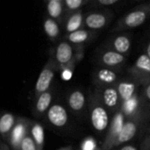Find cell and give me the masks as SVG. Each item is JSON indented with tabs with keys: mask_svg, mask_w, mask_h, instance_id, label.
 <instances>
[{
	"mask_svg": "<svg viewBox=\"0 0 150 150\" xmlns=\"http://www.w3.org/2000/svg\"><path fill=\"white\" fill-rule=\"evenodd\" d=\"M59 70V66L54 60V57H50L37 79L35 88H34V97L35 98L40 94L49 91L52 81L54 77V74Z\"/></svg>",
	"mask_w": 150,
	"mask_h": 150,
	"instance_id": "obj_5",
	"label": "cell"
},
{
	"mask_svg": "<svg viewBox=\"0 0 150 150\" xmlns=\"http://www.w3.org/2000/svg\"><path fill=\"white\" fill-rule=\"evenodd\" d=\"M52 92L51 91H47L42 94H40L39 97L36 98L35 102V112L37 114L41 115L44 114L46 112L49 110L51 107V102H52Z\"/></svg>",
	"mask_w": 150,
	"mask_h": 150,
	"instance_id": "obj_20",
	"label": "cell"
},
{
	"mask_svg": "<svg viewBox=\"0 0 150 150\" xmlns=\"http://www.w3.org/2000/svg\"><path fill=\"white\" fill-rule=\"evenodd\" d=\"M128 73L134 82L145 86L150 83V58L147 54H141L136 62L128 69Z\"/></svg>",
	"mask_w": 150,
	"mask_h": 150,
	"instance_id": "obj_6",
	"label": "cell"
},
{
	"mask_svg": "<svg viewBox=\"0 0 150 150\" xmlns=\"http://www.w3.org/2000/svg\"><path fill=\"white\" fill-rule=\"evenodd\" d=\"M94 150H101V149H98V148H97L96 149H94Z\"/></svg>",
	"mask_w": 150,
	"mask_h": 150,
	"instance_id": "obj_34",
	"label": "cell"
},
{
	"mask_svg": "<svg viewBox=\"0 0 150 150\" xmlns=\"http://www.w3.org/2000/svg\"><path fill=\"white\" fill-rule=\"evenodd\" d=\"M109 48L123 55H127L131 49V39L127 34H119L108 43Z\"/></svg>",
	"mask_w": 150,
	"mask_h": 150,
	"instance_id": "obj_14",
	"label": "cell"
},
{
	"mask_svg": "<svg viewBox=\"0 0 150 150\" xmlns=\"http://www.w3.org/2000/svg\"><path fill=\"white\" fill-rule=\"evenodd\" d=\"M86 105V98L84 94L79 91L76 90L72 91L68 97V105L76 113L83 111Z\"/></svg>",
	"mask_w": 150,
	"mask_h": 150,
	"instance_id": "obj_19",
	"label": "cell"
},
{
	"mask_svg": "<svg viewBox=\"0 0 150 150\" xmlns=\"http://www.w3.org/2000/svg\"><path fill=\"white\" fill-rule=\"evenodd\" d=\"M119 3V0H96L94 1V4L99 7H109Z\"/></svg>",
	"mask_w": 150,
	"mask_h": 150,
	"instance_id": "obj_28",
	"label": "cell"
},
{
	"mask_svg": "<svg viewBox=\"0 0 150 150\" xmlns=\"http://www.w3.org/2000/svg\"><path fill=\"white\" fill-rule=\"evenodd\" d=\"M17 122L15 116L11 113H4L0 119V133L4 137H9Z\"/></svg>",
	"mask_w": 150,
	"mask_h": 150,
	"instance_id": "obj_21",
	"label": "cell"
},
{
	"mask_svg": "<svg viewBox=\"0 0 150 150\" xmlns=\"http://www.w3.org/2000/svg\"><path fill=\"white\" fill-rule=\"evenodd\" d=\"M29 122L25 119H18L11 133L10 143L14 149H20L24 138L29 134Z\"/></svg>",
	"mask_w": 150,
	"mask_h": 150,
	"instance_id": "obj_12",
	"label": "cell"
},
{
	"mask_svg": "<svg viewBox=\"0 0 150 150\" xmlns=\"http://www.w3.org/2000/svg\"><path fill=\"white\" fill-rule=\"evenodd\" d=\"M61 150H71V148H69V147H67V148H63Z\"/></svg>",
	"mask_w": 150,
	"mask_h": 150,
	"instance_id": "obj_33",
	"label": "cell"
},
{
	"mask_svg": "<svg viewBox=\"0 0 150 150\" xmlns=\"http://www.w3.org/2000/svg\"><path fill=\"white\" fill-rule=\"evenodd\" d=\"M44 31L47 34V36L50 40H56L60 35V26L57 21L51 18L50 17L47 18L43 24Z\"/></svg>",
	"mask_w": 150,
	"mask_h": 150,
	"instance_id": "obj_22",
	"label": "cell"
},
{
	"mask_svg": "<svg viewBox=\"0 0 150 150\" xmlns=\"http://www.w3.org/2000/svg\"><path fill=\"white\" fill-rule=\"evenodd\" d=\"M47 11L49 17L55 21L62 22L65 13L64 1L63 0H49L47 3Z\"/></svg>",
	"mask_w": 150,
	"mask_h": 150,
	"instance_id": "obj_18",
	"label": "cell"
},
{
	"mask_svg": "<svg viewBox=\"0 0 150 150\" xmlns=\"http://www.w3.org/2000/svg\"><path fill=\"white\" fill-rule=\"evenodd\" d=\"M31 135L36 144L37 150H43V148H44L43 127L38 123H33L31 127Z\"/></svg>",
	"mask_w": 150,
	"mask_h": 150,
	"instance_id": "obj_23",
	"label": "cell"
},
{
	"mask_svg": "<svg viewBox=\"0 0 150 150\" xmlns=\"http://www.w3.org/2000/svg\"><path fill=\"white\" fill-rule=\"evenodd\" d=\"M96 149L97 144L93 138H87L82 143V150H94Z\"/></svg>",
	"mask_w": 150,
	"mask_h": 150,
	"instance_id": "obj_27",
	"label": "cell"
},
{
	"mask_svg": "<svg viewBox=\"0 0 150 150\" xmlns=\"http://www.w3.org/2000/svg\"><path fill=\"white\" fill-rule=\"evenodd\" d=\"M141 98L144 106L148 109H150V83L143 86V91Z\"/></svg>",
	"mask_w": 150,
	"mask_h": 150,
	"instance_id": "obj_26",
	"label": "cell"
},
{
	"mask_svg": "<svg viewBox=\"0 0 150 150\" xmlns=\"http://www.w3.org/2000/svg\"><path fill=\"white\" fill-rule=\"evenodd\" d=\"M47 120L56 127H64L69 120L66 109L58 104L53 105L49 108V110L47 112Z\"/></svg>",
	"mask_w": 150,
	"mask_h": 150,
	"instance_id": "obj_13",
	"label": "cell"
},
{
	"mask_svg": "<svg viewBox=\"0 0 150 150\" xmlns=\"http://www.w3.org/2000/svg\"><path fill=\"white\" fill-rule=\"evenodd\" d=\"M144 114H145V112L142 108L134 115L127 118L124 127L121 129V132L120 133L119 136L116 138V140L112 143V149L130 142L135 136L142 121L145 118Z\"/></svg>",
	"mask_w": 150,
	"mask_h": 150,
	"instance_id": "obj_4",
	"label": "cell"
},
{
	"mask_svg": "<svg viewBox=\"0 0 150 150\" xmlns=\"http://www.w3.org/2000/svg\"><path fill=\"white\" fill-rule=\"evenodd\" d=\"M1 150H9V149H8V147L4 143H2V145H1Z\"/></svg>",
	"mask_w": 150,
	"mask_h": 150,
	"instance_id": "obj_32",
	"label": "cell"
},
{
	"mask_svg": "<svg viewBox=\"0 0 150 150\" xmlns=\"http://www.w3.org/2000/svg\"><path fill=\"white\" fill-rule=\"evenodd\" d=\"M127 61L126 55L110 48L104 50L98 56V65L102 68L116 69L122 67Z\"/></svg>",
	"mask_w": 150,
	"mask_h": 150,
	"instance_id": "obj_10",
	"label": "cell"
},
{
	"mask_svg": "<svg viewBox=\"0 0 150 150\" xmlns=\"http://www.w3.org/2000/svg\"><path fill=\"white\" fill-rule=\"evenodd\" d=\"M20 150H37L36 144L31 135V134H28L24 140L21 142L20 145Z\"/></svg>",
	"mask_w": 150,
	"mask_h": 150,
	"instance_id": "obj_25",
	"label": "cell"
},
{
	"mask_svg": "<svg viewBox=\"0 0 150 150\" xmlns=\"http://www.w3.org/2000/svg\"><path fill=\"white\" fill-rule=\"evenodd\" d=\"M146 54H147V55H148V56L150 58V41H149V45H148V47H147Z\"/></svg>",
	"mask_w": 150,
	"mask_h": 150,
	"instance_id": "obj_31",
	"label": "cell"
},
{
	"mask_svg": "<svg viewBox=\"0 0 150 150\" xmlns=\"http://www.w3.org/2000/svg\"><path fill=\"white\" fill-rule=\"evenodd\" d=\"M89 3V0H64L65 12L67 14H69L81 11V8Z\"/></svg>",
	"mask_w": 150,
	"mask_h": 150,
	"instance_id": "obj_24",
	"label": "cell"
},
{
	"mask_svg": "<svg viewBox=\"0 0 150 150\" xmlns=\"http://www.w3.org/2000/svg\"><path fill=\"white\" fill-rule=\"evenodd\" d=\"M83 46H76L69 41H62L58 44L54 57L59 66V70H61L64 68L74 69L76 63L83 58Z\"/></svg>",
	"mask_w": 150,
	"mask_h": 150,
	"instance_id": "obj_2",
	"label": "cell"
},
{
	"mask_svg": "<svg viewBox=\"0 0 150 150\" xmlns=\"http://www.w3.org/2000/svg\"><path fill=\"white\" fill-rule=\"evenodd\" d=\"M127 118L121 110V108L113 114L112 120L110 123V126L107 130V134L105 135V141L100 148L101 150H112V143L119 136L120 133L121 132L122 127H124Z\"/></svg>",
	"mask_w": 150,
	"mask_h": 150,
	"instance_id": "obj_7",
	"label": "cell"
},
{
	"mask_svg": "<svg viewBox=\"0 0 150 150\" xmlns=\"http://www.w3.org/2000/svg\"><path fill=\"white\" fill-rule=\"evenodd\" d=\"M118 150H138L134 146H130V145H127V146H123L122 148H120Z\"/></svg>",
	"mask_w": 150,
	"mask_h": 150,
	"instance_id": "obj_30",
	"label": "cell"
},
{
	"mask_svg": "<svg viewBox=\"0 0 150 150\" xmlns=\"http://www.w3.org/2000/svg\"><path fill=\"white\" fill-rule=\"evenodd\" d=\"M95 90L98 92L101 101L109 112L114 114L121 108L122 102L116 89V86H109L104 88L96 87Z\"/></svg>",
	"mask_w": 150,
	"mask_h": 150,
	"instance_id": "obj_8",
	"label": "cell"
},
{
	"mask_svg": "<svg viewBox=\"0 0 150 150\" xmlns=\"http://www.w3.org/2000/svg\"><path fill=\"white\" fill-rule=\"evenodd\" d=\"M95 35V32L86 29H80L71 33H68L67 40L76 46H83L84 43L91 40Z\"/></svg>",
	"mask_w": 150,
	"mask_h": 150,
	"instance_id": "obj_17",
	"label": "cell"
},
{
	"mask_svg": "<svg viewBox=\"0 0 150 150\" xmlns=\"http://www.w3.org/2000/svg\"><path fill=\"white\" fill-rule=\"evenodd\" d=\"M138 85L139 84L134 81H120L116 84V89L119 92L122 104L137 95Z\"/></svg>",
	"mask_w": 150,
	"mask_h": 150,
	"instance_id": "obj_15",
	"label": "cell"
},
{
	"mask_svg": "<svg viewBox=\"0 0 150 150\" xmlns=\"http://www.w3.org/2000/svg\"><path fill=\"white\" fill-rule=\"evenodd\" d=\"M88 105L93 128L98 132H104L108 129L110 126L109 111L101 101L96 90L90 93Z\"/></svg>",
	"mask_w": 150,
	"mask_h": 150,
	"instance_id": "obj_1",
	"label": "cell"
},
{
	"mask_svg": "<svg viewBox=\"0 0 150 150\" xmlns=\"http://www.w3.org/2000/svg\"><path fill=\"white\" fill-rule=\"evenodd\" d=\"M93 82L97 88H104L109 86H116L120 82L118 73L115 69L100 68L96 69L93 75Z\"/></svg>",
	"mask_w": 150,
	"mask_h": 150,
	"instance_id": "obj_11",
	"label": "cell"
},
{
	"mask_svg": "<svg viewBox=\"0 0 150 150\" xmlns=\"http://www.w3.org/2000/svg\"><path fill=\"white\" fill-rule=\"evenodd\" d=\"M150 17V2L136 6L134 9L126 13L120 18L113 27V32H121L125 30L136 28Z\"/></svg>",
	"mask_w": 150,
	"mask_h": 150,
	"instance_id": "obj_3",
	"label": "cell"
},
{
	"mask_svg": "<svg viewBox=\"0 0 150 150\" xmlns=\"http://www.w3.org/2000/svg\"><path fill=\"white\" fill-rule=\"evenodd\" d=\"M83 25H84V16L82 11L67 14V17L64 21V26L68 33H71L82 29Z\"/></svg>",
	"mask_w": 150,
	"mask_h": 150,
	"instance_id": "obj_16",
	"label": "cell"
},
{
	"mask_svg": "<svg viewBox=\"0 0 150 150\" xmlns=\"http://www.w3.org/2000/svg\"><path fill=\"white\" fill-rule=\"evenodd\" d=\"M113 13L111 11H96L86 13L84 16V25L91 31L103 29L110 22Z\"/></svg>",
	"mask_w": 150,
	"mask_h": 150,
	"instance_id": "obj_9",
	"label": "cell"
},
{
	"mask_svg": "<svg viewBox=\"0 0 150 150\" xmlns=\"http://www.w3.org/2000/svg\"><path fill=\"white\" fill-rule=\"evenodd\" d=\"M141 150H150V127L149 134L146 136L141 145Z\"/></svg>",
	"mask_w": 150,
	"mask_h": 150,
	"instance_id": "obj_29",
	"label": "cell"
}]
</instances>
